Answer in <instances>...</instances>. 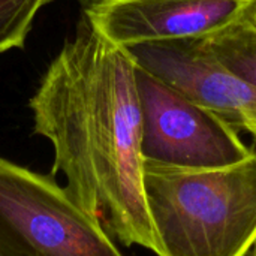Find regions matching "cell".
<instances>
[{
    "label": "cell",
    "instance_id": "10",
    "mask_svg": "<svg viewBox=\"0 0 256 256\" xmlns=\"http://www.w3.org/2000/svg\"><path fill=\"white\" fill-rule=\"evenodd\" d=\"M0 256H20V255H16L4 242H2L0 240Z\"/></svg>",
    "mask_w": 256,
    "mask_h": 256
},
{
    "label": "cell",
    "instance_id": "5",
    "mask_svg": "<svg viewBox=\"0 0 256 256\" xmlns=\"http://www.w3.org/2000/svg\"><path fill=\"white\" fill-rule=\"evenodd\" d=\"M135 64L256 138V87L225 68L201 38L124 48Z\"/></svg>",
    "mask_w": 256,
    "mask_h": 256
},
{
    "label": "cell",
    "instance_id": "2",
    "mask_svg": "<svg viewBox=\"0 0 256 256\" xmlns=\"http://www.w3.org/2000/svg\"><path fill=\"white\" fill-rule=\"evenodd\" d=\"M156 256H246L256 244V150L216 168L146 162Z\"/></svg>",
    "mask_w": 256,
    "mask_h": 256
},
{
    "label": "cell",
    "instance_id": "6",
    "mask_svg": "<svg viewBox=\"0 0 256 256\" xmlns=\"http://www.w3.org/2000/svg\"><path fill=\"white\" fill-rule=\"evenodd\" d=\"M249 0H81L82 15L112 44L204 38L238 20Z\"/></svg>",
    "mask_w": 256,
    "mask_h": 256
},
{
    "label": "cell",
    "instance_id": "4",
    "mask_svg": "<svg viewBox=\"0 0 256 256\" xmlns=\"http://www.w3.org/2000/svg\"><path fill=\"white\" fill-rule=\"evenodd\" d=\"M142 118L144 162L178 168H216L248 158L252 150L238 129L135 64Z\"/></svg>",
    "mask_w": 256,
    "mask_h": 256
},
{
    "label": "cell",
    "instance_id": "9",
    "mask_svg": "<svg viewBox=\"0 0 256 256\" xmlns=\"http://www.w3.org/2000/svg\"><path fill=\"white\" fill-rule=\"evenodd\" d=\"M240 18L244 20L246 22L252 24L254 27H256V0H249L248 6L243 10V14H242Z\"/></svg>",
    "mask_w": 256,
    "mask_h": 256
},
{
    "label": "cell",
    "instance_id": "8",
    "mask_svg": "<svg viewBox=\"0 0 256 256\" xmlns=\"http://www.w3.org/2000/svg\"><path fill=\"white\" fill-rule=\"evenodd\" d=\"M52 0H0V54L22 48L38 12Z\"/></svg>",
    "mask_w": 256,
    "mask_h": 256
},
{
    "label": "cell",
    "instance_id": "3",
    "mask_svg": "<svg viewBox=\"0 0 256 256\" xmlns=\"http://www.w3.org/2000/svg\"><path fill=\"white\" fill-rule=\"evenodd\" d=\"M0 240L20 256H123L54 174L0 156Z\"/></svg>",
    "mask_w": 256,
    "mask_h": 256
},
{
    "label": "cell",
    "instance_id": "7",
    "mask_svg": "<svg viewBox=\"0 0 256 256\" xmlns=\"http://www.w3.org/2000/svg\"><path fill=\"white\" fill-rule=\"evenodd\" d=\"M201 40L225 68L256 87V27L238 18Z\"/></svg>",
    "mask_w": 256,
    "mask_h": 256
},
{
    "label": "cell",
    "instance_id": "11",
    "mask_svg": "<svg viewBox=\"0 0 256 256\" xmlns=\"http://www.w3.org/2000/svg\"><path fill=\"white\" fill-rule=\"evenodd\" d=\"M254 256H256V244H255V250H254Z\"/></svg>",
    "mask_w": 256,
    "mask_h": 256
},
{
    "label": "cell",
    "instance_id": "1",
    "mask_svg": "<svg viewBox=\"0 0 256 256\" xmlns=\"http://www.w3.org/2000/svg\"><path fill=\"white\" fill-rule=\"evenodd\" d=\"M28 105L34 134L54 150L51 174H63L69 194L112 238L156 255L130 54L81 14L74 38L50 63Z\"/></svg>",
    "mask_w": 256,
    "mask_h": 256
}]
</instances>
